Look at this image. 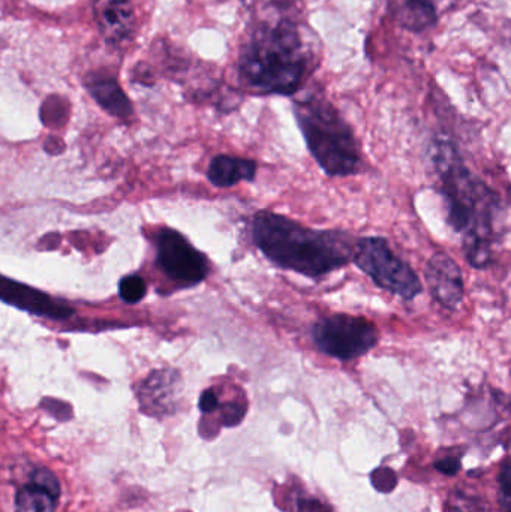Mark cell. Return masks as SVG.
Masks as SVG:
<instances>
[{"label":"cell","mask_w":511,"mask_h":512,"mask_svg":"<svg viewBox=\"0 0 511 512\" xmlns=\"http://www.w3.org/2000/svg\"><path fill=\"white\" fill-rule=\"evenodd\" d=\"M246 414V406L240 405L239 402L228 403L222 409V423L224 426H237L243 420Z\"/></svg>","instance_id":"d6986e66"},{"label":"cell","mask_w":511,"mask_h":512,"mask_svg":"<svg viewBox=\"0 0 511 512\" xmlns=\"http://www.w3.org/2000/svg\"><path fill=\"white\" fill-rule=\"evenodd\" d=\"M60 498V483L53 472L38 468L15 495V512H54Z\"/></svg>","instance_id":"7c38bea8"},{"label":"cell","mask_w":511,"mask_h":512,"mask_svg":"<svg viewBox=\"0 0 511 512\" xmlns=\"http://www.w3.org/2000/svg\"><path fill=\"white\" fill-rule=\"evenodd\" d=\"M354 264L371 277L378 288L405 301L414 300L423 292L419 274L399 258L383 237H363L356 243Z\"/></svg>","instance_id":"5b68a950"},{"label":"cell","mask_w":511,"mask_h":512,"mask_svg":"<svg viewBox=\"0 0 511 512\" xmlns=\"http://www.w3.org/2000/svg\"><path fill=\"white\" fill-rule=\"evenodd\" d=\"M312 339L323 354L341 361H353L380 343V330L363 316L338 315L320 319L312 328Z\"/></svg>","instance_id":"8992f818"},{"label":"cell","mask_w":511,"mask_h":512,"mask_svg":"<svg viewBox=\"0 0 511 512\" xmlns=\"http://www.w3.org/2000/svg\"><path fill=\"white\" fill-rule=\"evenodd\" d=\"M312 51L290 18L264 21L252 29L239 50L237 71L243 83L267 95L299 92L312 69Z\"/></svg>","instance_id":"7a4b0ae2"},{"label":"cell","mask_w":511,"mask_h":512,"mask_svg":"<svg viewBox=\"0 0 511 512\" xmlns=\"http://www.w3.org/2000/svg\"><path fill=\"white\" fill-rule=\"evenodd\" d=\"M180 391V376L171 369L156 370L138 390L141 409L146 414L161 417L176 409L177 394Z\"/></svg>","instance_id":"8fae6325"},{"label":"cell","mask_w":511,"mask_h":512,"mask_svg":"<svg viewBox=\"0 0 511 512\" xmlns=\"http://www.w3.org/2000/svg\"><path fill=\"white\" fill-rule=\"evenodd\" d=\"M293 111L312 158L327 176L347 177L359 173L362 153L356 135L324 96L312 93L297 99Z\"/></svg>","instance_id":"277c9868"},{"label":"cell","mask_w":511,"mask_h":512,"mask_svg":"<svg viewBox=\"0 0 511 512\" xmlns=\"http://www.w3.org/2000/svg\"><path fill=\"white\" fill-rule=\"evenodd\" d=\"M200 411L203 414H212L216 409L219 408V399L218 394L215 393V390H206L200 397Z\"/></svg>","instance_id":"44dd1931"},{"label":"cell","mask_w":511,"mask_h":512,"mask_svg":"<svg viewBox=\"0 0 511 512\" xmlns=\"http://www.w3.org/2000/svg\"><path fill=\"white\" fill-rule=\"evenodd\" d=\"M156 262L165 276L183 288L198 285L210 273L206 255L198 252L182 234L164 228L156 234Z\"/></svg>","instance_id":"52a82bcc"},{"label":"cell","mask_w":511,"mask_h":512,"mask_svg":"<svg viewBox=\"0 0 511 512\" xmlns=\"http://www.w3.org/2000/svg\"><path fill=\"white\" fill-rule=\"evenodd\" d=\"M432 164L446 204L447 222L461 234L468 264L479 270L489 267L497 239L500 198L467 167L452 141H435Z\"/></svg>","instance_id":"6da1fadb"},{"label":"cell","mask_w":511,"mask_h":512,"mask_svg":"<svg viewBox=\"0 0 511 512\" xmlns=\"http://www.w3.org/2000/svg\"><path fill=\"white\" fill-rule=\"evenodd\" d=\"M500 502L504 512H511V462L504 463L498 474Z\"/></svg>","instance_id":"ac0fdd59"},{"label":"cell","mask_w":511,"mask_h":512,"mask_svg":"<svg viewBox=\"0 0 511 512\" xmlns=\"http://www.w3.org/2000/svg\"><path fill=\"white\" fill-rule=\"evenodd\" d=\"M390 17L408 32L422 33L438 21L432 0H387Z\"/></svg>","instance_id":"5bb4252c"},{"label":"cell","mask_w":511,"mask_h":512,"mask_svg":"<svg viewBox=\"0 0 511 512\" xmlns=\"http://www.w3.org/2000/svg\"><path fill=\"white\" fill-rule=\"evenodd\" d=\"M435 469L441 474L447 475V477H455L461 471V460L456 459V457H444V459L435 462Z\"/></svg>","instance_id":"ffe728a7"},{"label":"cell","mask_w":511,"mask_h":512,"mask_svg":"<svg viewBox=\"0 0 511 512\" xmlns=\"http://www.w3.org/2000/svg\"><path fill=\"white\" fill-rule=\"evenodd\" d=\"M0 298L3 303L24 310L30 315L42 316V318L54 319V321H65L75 313L68 304L62 303L38 289L23 285L17 280L8 279V277H2Z\"/></svg>","instance_id":"30bf717a"},{"label":"cell","mask_w":511,"mask_h":512,"mask_svg":"<svg viewBox=\"0 0 511 512\" xmlns=\"http://www.w3.org/2000/svg\"><path fill=\"white\" fill-rule=\"evenodd\" d=\"M92 9L105 44L122 47L134 38L137 14L132 0H93Z\"/></svg>","instance_id":"9c48e42d"},{"label":"cell","mask_w":511,"mask_h":512,"mask_svg":"<svg viewBox=\"0 0 511 512\" xmlns=\"http://www.w3.org/2000/svg\"><path fill=\"white\" fill-rule=\"evenodd\" d=\"M426 285L434 300L447 310H456L465 297L464 273L458 262L444 252L432 255L426 262Z\"/></svg>","instance_id":"ba28073f"},{"label":"cell","mask_w":511,"mask_h":512,"mask_svg":"<svg viewBox=\"0 0 511 512\" xmlns=\"http://www.w3.org/2000/svg\"><path fill=\"white\" fill-rule=\"evenodd\" d=\"M372 484H374L375 489L378 492L389 493L398 486V477H396L395 472L390 468L375 469L374 474L371 477Z\"/></svg>","instance_id":"e0dca14e"},{"label":"cell","mask_w":511,"mask_h":512,"mask_svg":"<svg viewBox=\"0 0 511 512\" xmlns=\"http://www.w3.org/2000/svg\"><path fill=\"white\" fill-rule=\"evenodd\" d=\"M83 84L89 95L95 99L96 104L104 108L111 116L129 119L134 114V107H132L128 95L114 75L101 71L92 72L84 77Z\"/></svg>","instance_id":"4fadbf2b"},{"label":"cell","mask_w":511,"mask_h":512,"mask_svg":"<svg viewBox=\"0 0 511 512\" xmlns=\"http://www.w3.org/2000/svg\"><path fill=\"white\" fill-rule=\"evenodd\" d=\"M147 292V283L138 274H129L119 282V295L125 303L137 304Z\"/></svg>","instance_id":"2e32d148"},{"label":"cell","mask_w":511,"mask_h":512,"mask_svg":"<svg viewBox=\"0 0 511 512\" xmlns=\"http://www.w3.org/2000/svg\"><path fill=\"white\" fill-rule=\"evenodd\" d=\"M252 239L278 267L318 279L353 261L356 245L341 231L309 230L293 219L260 212L252 221Z\"/></svg>","instance_id":"3957f363"},{"label":"cell","mask_w":511,"mask_h":512,"mask_svg":"<svg viewBox=\"0 0 511 512\" xmlns=\"http://www.w3.org/2000/svg\"><path fill=\"white\" fill-rule=\"evenodd\" d=\"M255 173H257V164L251 159L219 155L210 164L207 177L218 188H231L240 182H252L255 179Z\"/></svg>","instance_id":"9a60e30c"}]
</instances>
